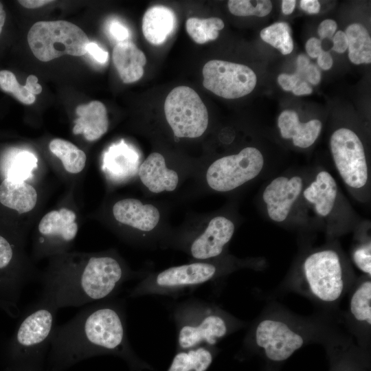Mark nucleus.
Instances as JSON below:
<instances>
[{
  "label": "nucleus",
  "mask_w": 371,
  "mask_h": 371,
  "mask_svg": "<svg viewBox=\"0 0 371 371\" xmlns=\"http://www.w3.org/2000/svg\"><path fill=\"white\" fill-rule=\"evenodd\" d=\"M344 32L348 38L350 60L355 65L370 63L371 38L367 29L360 23H352Z\"/></svg>",
  "instance_id": "obj_25"
},
{
  "label": "nucleus",
  "mask_w": 371,
  "mask_h": 371,
  "mask_svg": "<svg viewBox=\"0 0 371 371\" xmlns=\"http://www.w3.org/2000/svg\"><path fill=\"white\" fill-rule=\"evenodd\" d=\"M302 274L308 291L321 302H336L344 291L343 265L335 250L323 249L309 254L304 260Z\"/></svg>",
  "instance_id": "obj_6"
},
{
  "label": "nucleus",
  "mask_w": 371,
  "mask_h": 371,
  "mask_svg": "<svg viewBox=\"0 0 371 371\" xmlns=\"http://www.w3.org/2000/svg\"><path fill=\"white\" fill-rule=\"evenodd\" d=\"M332 49L338 53H344L348 46V38L344 32L337 31L333 36Z\"/></svg>",
  "instance_id": "obj_38"
},
{
  "label": "nucleus",
  "mask_w": 371,
  "mask_h": 371,
  "mask_svg": "<svg viewBox=\"0 0 371 371\" xmlns=\"http://www.w3.org/2000/svg\"><path fill=\"white\" fill-rule=\"evenodd\" d=\"M303 190L302 177L279 176L264 189L262 200L269 218L274 222H284Z\"/></svg>",
  "instance_id": "obj_12"
},
{
  "label": "nucleus",
  "mask_w": 371,
  "mask_h": 371,
  "mask_svg": "<svg viewBox=\"0 0 371 371\" xmlns=\"http://www.w3.org/2000/svg\"><path fill=\"white\" fill-rule=\"evenodd\" d=\"M113 61L122 82L128 84L142 77L146 58L134 43L127 40L115 45Z\"/></svg>",
  "instance_id": "obj_20"
},
{
  "label": "nucleus",
  "mask_w": 371,
  "mask_h": 371,
  "mask_svg": "<svg viewBox=\"0 0 371 371\" xmlns=\"http://www.w3.org/2000/svg\"><path fill=\"white\" fill-rule=\"evenodd\" d=\"M2 166L5 179L25 181L37 167V158L32 152L13 148L5 156Z\"/></svg>",
  "instance_id": "obj_24"
},
{
  "label": "nucleus",
  "mask_w": 371,
  "mask_h": 371,
  "mask_svg": "<svg viewBox=\"0 0 371 371\" xmlns=\"http://www.w3.org/2000/svg\"><path fill=\"white\" fill-rule=\"evenodd\" d=\"M233 222L225 216L210 220L204 232L191 243V256L200 260H206L220 256L234 233Z\"/></svg>",
  "instance_id": "obj_13"
},
{
  "label": "nucleus",
  "mask_w": 371,
  "mask_h": 371,
  "mask_svg": "<svg viewBox=\"0 0 371 371\" xmlns=\"http://www.w3.org/2000/svg\"><path fill=\"white\" fill-rule=\"evenodd\" d=\"M264 164V157L258 148L246 147L237 154L214 161L207 168L206 181L214 190L231 191L258 176Z\"/></svg>",
  "instance_id": "obj_8"
},
{
  "label": "nucleus",
  "mask_w": 371,
  "mask_h": 371,
  "mask_svg": "<svg viewBox=\"0 0 371 371\" xmlns=\"http://www.w3.org/2000/svg\"><path fill=\"white\" fill-rule=\"evenodd\" d=\"M203 85L214 94L226 99H235L250 93L257 77L249 67L221 60H212L202 70Z\"/></svg>",
  "instance_id": "obj_10"
},
{
  "label": "nucleus",
  "mask_w": 371,
  "mask_h": 371,
  "mask_svg": "<svg viewBox=\"0 0 371 371\" xmlns=\"http://www.w3.org/2000/svg\"><path fill=\"white\" fill-rule=\"evenodd\" d=\"M337 27V23L332 19L323 21L318 27L317 33L320 39L332 38Z\"/></svg>",
  "instance_id": "obj_35"
},
{
  "label": "nucleus",
  "mask_w": 371,
  "mask_h": 371,
  "mask_svg": "<svg viewBox=\"0 0 371 371\" xmlns=\"http://www.w3.org/2000/svg\"><path fill=\"white\" fill-rule=\"evenodd\" d=\"M301 78L297 74H281L278 77V82L280 87L285 91H292L295 86L301 80Z\"/></svg>",
  "instance_id": "obj_37"
},
{
  "label": "nucleus",
  "mask_w": 371,
  "mask_h": 371,
  "mask_svg": "<svg viewBox=\"0 0 371 371\" xmlns=\"http://www.w3.org/2000/svg\"><path fill=\"white\" fill-rule=\"evenodd\" d=\"M50 151L58 157L64 168L69 173L80 172L86 164V155L71 142L63 139H54L49 144Z\"/></svg>",
  "instance_id": "obj_26"
},
{
  "label": "nucleus",
  "mask_w": 371,
  "mask_h": 371,
  "mask_svg": "<svg viewBox=\"0 0 371 371\" xmlns=\"http://www.w3.org/2000/svg\"><path fill=\"white\" fill-rule=\"evenodd\" d=\"M253 339L269 359L276 362L289 358L304 343L302 334L288 323L270 318L256 325Z\"/></svg>",
  "instance_id": "obj_11"
},
{
  "label": "nucleus",
  "mask_w": 371,
  "mask_h": 371,
  "mask_svg": "<svg viewBox=\"0 0 371 371\" xmlns=\"http://www.w3.org/2000/svg\"><path fill=\"white\" fill-rule=\"evenodd\" d=\"M0 88L25 104H31L36 100L35 95L30 93L25 86L21 85L15 75L8 70L0 71Z\"/></svg>",
  "instance_id": "obj_31"
},
{
  "label": "nucleus",
  "mask_w": 371,
  "mask_h": 371,
  "mask_svg": "<svg viewBox=\"0 0 371 371\" xmlns=\"http://www.w3.org/2000/svg\"><path fill=\"white\" fill-rule=\"evenodd\" d=\"M281 136L292 139L294 146L306 148L315 142L321 132L322 124L319 120L302 123L297 113L291 110L282 111L278 119Z\"/></svg>",
  "instance_id": "obj_17"
},
{
  "label": "nucleus",
  "mask_w": 371,
  "mask_h": 371,
  "mask_svg": "<svg viewBox=\"0 0 371 371\" xmlns=\"http://www.w3.org/2000/svg\"><path fill=\"white\" fill-rule=\"evenodd\" d=\"M305 78L312 85H317L321 79L320 71L313 64H309L304 72Z\"/></svg>",
  "instance_id": "obj_40"
},
{
  "label": "nucleus",
  "mask_w": 371,
  "mask_h": 371,
  "mask_svg": "<svg viewBox=\"0 0 371 371\" xmlns=\"http://www.w3.org/2000/svg\"><path fill=\"white\" fill-rule=\"evenodd\" d=\"M330 147L335 167L346 186L361 190L368 181V166L363 144L358 135L347 128L332 134Z\"/></svg>",
  "instance_id": "obj_9"
},
{
  "label": "nucleus",
  "mask_w": 371,
  "mask_h": 371,
  "mask_svg": "<svg viewBox=\"0 0 371 371\" xmlns=\"http://www.w3.org/2000/svg\"><path fill=\"white\" fill-rule=\"evenodd\" d=\"M352 317L360 323L371 325V282H361L353 292L350 300Z\"/></svg>",
  "instance_id": "obj_28"
},
{
  "label": "nucleus",
  "mask_w": 371,
  "mask_h": 371,
  "mask_svg": "<svg viewBox=\"0 0 371 371\" xmlns=\"http://www.w3.org/2000/svg\"><path fill=\"white\" fill-rule=\"evenodd\" d=\"M128 274L110 255L57 262L43 278V299L56 308L78 307L113 297Z\"/></svg>",
  "instance_id": "obj_2"
},
{
  "label": "nucleus",
  "mask_w": 371,
  "mask_h": 371,
  "mask_svg": "<svg viewBox=\"0 0 371 371\" xmlns=\"http://www.w3.org/2000/svg\"><path fill=\"white\" fill-rule=\"evenodd\" d=\"M53 1L48 0H20L19 3L26 8H37L52 3Z\"/></svg>",
  "instance_id": "obj_45"
},
{
  "label": "nucleus",
  "mask_w": 371,
  "mask_h": 371,
  "mask_svg": "<svg viewBox=\"0 0 371 371\" xmlns=\"http://www.w3.org/2000/svg\"><path fill=\"white\" fill-rule=\"evenodd\" d=\"M87 53L93 57V58L100 64L106 63L109 60L108 52L94 42H89L87 45Z\"/></svg>",
  "instance_id": "obj_34"
},
{
  "label": "nucleus",
  "mask_w": 371,
  "mask_h": 371,
  "mask_svg": "<svg viewBox=\"0 0 371 371\" xmlns=\"http://www.w3.org/2000/svg\"><path fill=\"white\" fill-rule=\"evenodd\" d=\"M352 260L356 267L362 272L371 275V244L368 241L359 245L352 253Z\"/></svg>",
  "instance_id": "obj_32"
},
{
  "label": "nucleus",
  "mask_w": 371,
  "mask_h": 371,
  "mask_svg": "<svg viewBox=\"0 0 371 371\" xmlns=\"http://www.w3.org/2000/svg\"><path fill=\"white\" fill-rule=\"evenodd\" d=\"M313 91L311 87L305 80H301L293 89L292 92L296 95L311 94Z\"/></svg>",
  "instance_id": "obj_44"
},
{
  "label": "nucleus",
  "mask_w": 371,
  "mask_h": 371,
  "mask_svg": "<svg viewBox=\"0 0 371 371\" xmlns=\"http://www.w3.org/2000/svg\"><path fill=\"white\" fill-rule=\"evenodd\" d=\"M36 201V190L26 181L4 179L0 185L1 203L19 213L31 211Z\"/></svg>",
  "instance_id": "obj_22"
},
{
  "label": "nucleus",
  "mask_w": 371,
  "mask_h": 371,
  "mask_svg": "<svg viewBox=\"0 0 371 371\" xmlns=\"http://www.w3.org/2000/svg\"><path fill=\"white\" fill-rule=\"evenodd\" d=\"M302 191L304 198L313 205L317 215L326 217L331 213L337 196V186L330 173L319 171L315 180Z\"/></svg>",
  "instance_id": "obj_19"
},
{
  "label": "nucleus",
  "mask_w": 371,
  "mask_h": 371,
  "mask_svg": "<svg viewBox=\"0 0 371 371\" xmlns=\"http://www.w3.org/2000/svg\"><path fill=\"white\" fill-rule=\"evenodd\" d=\"M24 86L34 95L39 94L42 91V87L38 83V78L34 75L28 76Z\"/></svg>",
  "instance_id": "obj_41"
},
{
  "label": "nucleus",
  "mask_w": 371,
  "mask_h": 371,
  "mask_svg": "<svg viewBox=\"0 0 371 371\" xmlns=\"http://www.w3.org/2000/svg\"><path fill=\"white\" fill-rule=\"evenodd\" d=\"M300 8L309 14H317L320 10V3L317 0L300 1Z\"/></svg>",
  "instance_id": "obj_42"
},
{
  "label": "nucleus",
  "mask_w": 371,
  "mask_h": 371,
  "mask_svg": "<svg viewBox=\"0 0 371 371\" xmlns=\"http://www.w3.org/2000/svg\"><path fill=\"white\" fill-rule=\"evenodd\" d=\"M296 1L295 0H283L282 1V11L284 14H291L295 7Z\"/></svg>",
  "instance_id": "obj_47"
},
{
  "label": "nucleus",
  "mask_w": 371,
  "mask_h": 371,
  "mask_svg": "<svg viewBox=\"0 0 371 371\" xmlns=\"http://www.w3.org/2000/svg\"><path fill=\"white\" fill-rule=\"evenodd\" d=\"M164 109L177 137H199L207 128V108L197 93L188 86L174 88L165 100Z\"/></svg>",
  "instance_id": "obj_7"
},
{
  "label": "nucleus",
  "mask_w": 371,
  "mask_h": 371,
  "mask_svg": "<svg viewBox=\"0 0 371 371\" xmlns=\"http://www.w3.org/2000/svg\"><path fill=\"white\" fill-rule=\"evenodd\" d=\"M14 251L10 243L0 235V271L9 267L13 260Z\"/></svg>",
  "instance_id": "obj_33"
},
{
  "label": "nucleus",
  "mask_w": 371,
  "mask_h": 371,
  "mask_svg": "<svg viewBox=\"0 0 371 371\" xmlns=\"http://www.w3.org/2000/svg\"><path fill=\"white\" fill-rule=\"evenodd\" d=\"M27 42L36 58L48 62L65 54L83 56L90 41L78 26L60 20L36 22L28 32Z\"/></svg>",
  "instance_id": "obj_5"
},
{
  "label": "nucleus",
  "mask_w": 371,
  "mask_h": 371,
  "mask_svg": "<svg viewBox=\"0 0 371 371\" xmlns=\"http://www.w3.org/2000/svg\"><path fill=\"white\" fill-rule=\"evenodd\" d=\"M322 50L321 40L311 37L306 41V51L311 58H317Z\"/></svg>",
  "instance_id": "obj_39"
},
{
  "label": "nucleus",
  "mask_w": 371,
  "mask_h": 371,
  "mask_svg": "<svg viewBox=\"0 0 371 371\" xmlns=\"http://www.w3.org/2000/svg\"><path fill=\"white\" fill-rule=\"evenodd\" d=\"M177 18L170 8L155 5L148 8L142 19V32L151 44H162L175 30Z\"/></svg>",
  "instance_id": "obj_21"
},
{
  "label": "nucleus",
  "mask_w": 371,
  "mask_h": 371,
  "mask_svg": "<svg viewBox=\"0 0 371 371\" xmlns=\"http://www.w3.org/2000/svg\"><path fill=\"white\" fill-rule=\"evenodd\" d=\"M78 117L75 120L73 133L82 134L87 141L100 138L108 130L109 120L105 106L100 101H91L77 106Z\"/></svg>",
  "instance_id": "obj_18"
},
{
  "label": "nucleus",
  "mask_w": 371,
  "mask_h": 371,
  "mask_svg": "<svg viewBox=\"0 0 371 371\" xmlns=\"http://www.w3.org/2000/svg\"><path fill=\"white\" fill-rule=\"evenodd\" d=\"M229 12L236 16H256L263 17L272 10V3L269 0H230L227 3Z\"/></svg>",
  "instance_id": "obj_30"
},
{
  "label": "nucleus",
  "mask_w": 371,
  "mask_h": 371,
  "mask_svg": "<svg viewBox=\"0 0 371 371\" xmlns=\"http://www.w3.org/2000/svg\"><path fill=\"white\" fill-rule=\"evenodd\" d=\"M139 176L142 183L154 193L173 191L179 182L177 172L168 168L164 156L157 152L150 153L140 165Z\"/></svg>",
  "instance_id": "obj_16"
},
{
  "label": "nucleus",
  "mask_w": 371,
  "mask_h": 371,
  "mask_svg": "<svg viewBox=\"0 0 371 371\" xmlns=\"http://www.w3.org/2000/svg\"><path fill=\"white\" fill-rule=\"evenodd\" d=\"M74 212L60 208L47 213L38 224V232L44 238L41 243L58 248L72 241L78 232Z\"/></svg>",
  "instance_id": "obj_14"
},
{
  "label": "nucleus",
  "mask_w": 371,
  "mask_h": 371,
  "mask_svg": "<svg viewBox=\"0 0 371 371\" xmlns=\"http://www.w3.org/2000/svg\"><path fill=\"white\" fill-rule=\"evenodd\" d=\"M224 27L222 19L216 17L208 19L189 18L186 23L188 34L198 44L214 41L218 36V31Z\"/></svg>",
  "instance_id": "obj_27"
},
{
  "label": "nucleus",
  "mask_w": 371,
  "mask_h": 371,
  "mask_svg": "<svg viewBox=\"0 0 371 371\" xmlns=\"http://www.w3.org/2000/svg\"><path fill=\"white\" fill-rule=\"evenodd\" d=\"M310 64V60L304 54H300L297 58V74L301 78V74H304L305 69Z\"/></svg>",
  "instance_id": "obj_46"
},
{
  "label": "nucleus",
  "mask_w": 371,
  "mask_h": 371,
  "mask_svg": "<svg viewBox=\"0 0 371 371\" xmlns=\"http://www.w3.org/2000/svg\"><path fill=\"white\" fill-rule=\"evenodd\" d=\"M214 347L201 346L177 351L167 371H207L214 359Z\"/></svg>",
  "instance_id": "obj_23"
},
{
  "label": "nucleus",
  "mask_w": 371,
  "mask_h": 371,
  "mask_svg": "<svg viewBox=\"0 0 371 371\" xmlns=\"http://www.w3.org/2000/svg\"><path fill=\"white\" fill-rule=\"evenodd\" d=\"M172 315L177 328V351L214 346L237 325L217 306L198 300L178 303Z\"/></svg>",
  "instance_id": "obj_4"
},
{
  "label": "nucleus",
  "mask_w": 371,
  "mask_h": 371,
  "mask_svg": "<svg viewBox=\"0 0 371 371\" xmlns=\"http://www.w3.org/2000/svg\"><path fill=\"white\" fill-rule=\"evenodd\" d=\"M5 16H6L5 12L3 10L2 3L0 2V34L1 33L2 28L5 23Z\"/></svg>",
  "instance_id": "obj_48"
},
{
  "label": "nucleus",
  "mask_w": 371,
  "mask_h": 371,
  "mask_svg": "<svg viewBox=\"0 0 371 371\" xmlns=\"http://www.w3.org/2000/svg\"><path fill=\"white\" fill-rule=\"evenodd\" d=\"M317 64L322 69H330L333 64V60L330 54L322 50L317 56Z\"/></svg>",
  "instance_id": "obj_43"
},
{
  "label": "nucleus",
  "mask_w": 371,
  "mask_h": 371,
  "mask_svg": "<svg viewBox=\"0 0 371 371\" xmlns=\"http://www.w3.org/2000/svg\"><path fill=\"white\" fill-rule=\"evenodd\" d=\"M109 32L118 42L127 41L129 36L127 27L118 21H113L110 24Z\"/></svg>",
  "instance_id": "obj_36"
},
{
  "label": "nucleus",
  "mask_w": 371,
  "mask_h": 371,
  "mask_svg": "<svg viewBox=\"0 0 371 371\" xmlns=\"http://www.w3.org/2000/svg\"><path fill=\"white\" fill-rule=\"evenodd\" d=\"M261 38L267 43L278 49L284 54H289L293 49L291 30L284 22L273 23L260 32Z\"/></svg>",
  "instance_id": "obj_29"
},
{
  "label": "nucleus",
  "mask_w": 371,
  "mask_h": 371,
  "mask_svg": "<svg viewBox=\"0 0 371 371\" xmlns=\"http://www.w3.org/2000/svg\"><path fill=\"white\" fill-rule=\"evenodd\" d=\"M113 214L118 222L142 232H150L158 224L160 214L151 205H144L135 199H125L116 202Z\"/></svg>",
  "instance_id": "obj_15"
},
{
  "label": "nucleus",
  "mask_w": 371,
  "mask_h": 371,
  "mask_svg": "<svg viewBox=\"0 0 371 371\" xmlns=\"http://www.w3.org/2000/svg\"><path fill=\"white\" fill-rule=\"evenodd\" d=\"M58 310L40 299L23 316L8 346L6 371H45Z\"/></svg>",
  "instance_id": "obj_3"
},
{
  "label": "nucleus",
  "mask_w": 371,
  "mask_h": 371,
  "mask_svg": "<svg viewBox=\"0 0 371 371\" xmlns=\"http://www.w3.org/2000/svg\"><path fill=\"white\" fill-rule=\"evenodd\" d=\"M104 355L122 359L133 371L150 368L129 343L123 302L113 297L83 308L55 327L45 371H65L85 359Z\"/></svg>",
  "instance_id": "obj_1"
}]
</instances>
